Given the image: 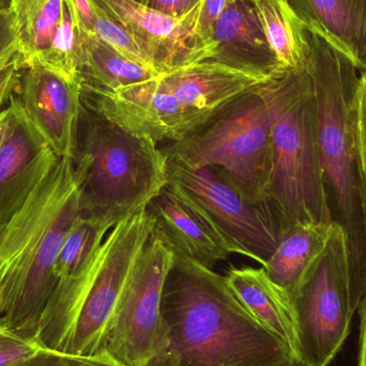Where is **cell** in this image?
<instances>
[{
  "mask_svg": "<svg viewBox=\"0 0 366 366\" xmlns=\"http://www.w3.org/2000/svg\"><path fill=\"white\" fill-rule=\"evenodd\" d=\"M234 297L225 277L175 253L145 366H275L292 358Z\"/></svg>",
  "mask_w": 366,
  "mask_h": 366,
  "instance_id": "cell-1",
  "label": "cell"
},
{
  "mask_svg": "<svg viewBox=\"0 0 366 366\" xmlns=\"http://www.w3.org/2000/svg\"><path fill=\"white\" fill-rule=\"evenodd\" d=\"M83 215L71 159L59 158L23 206L0 223V327L34 341L58 284L56 262Z\"/></svg>",
  "mask_w": 366,
  "mask_h": 366,
  "instance_id": "cell-2",
  "label": "cell"
},
{
  "mask_svg": "<svg viewBox=\"0 0 366 366\" xmlns=\"http://www.w3.org/2000/svg\"><path fill=\"white\" fill-rule=\"evenodd\" d=\"M309 38L307 72L317 111L325 200L331 224L345 234L350 305L356 312L366 295V208L352 124L359 76L347 56L318 34L309 31Z\"/></svg>",
  "mask_w": 366,
  "mask_h": 366,
  "instance_id": "cell-3",
  "label": "cell"
},
{
  "mask_svg": "<svg viewBox=\"0 0 366 366\" xmlns=\"http://www.w3.org/2000/svg\"><path fill=\"white\" fill-rule=\"evenodd\" d=\"M154 228L156 222L147 209L116 224L87 262L58 282L34 342L64 354L98 357Z\"/></svg>",
  "mask_w": 366,
  "mask_h": 366,
  "instance_id": "cell-4",
  "label": "cell"
},
{
  "mask_svg": "<svg viewBox=\"0 0 366 366\" xmlns=\"http://www.w3.org/2000/svg\"><path fill=\"white\" fill-rule=\"evenodd\" d=\"M84 217L109 224L146 210L169 184V159L158 144L86 109L72 159Z\"/></svg>",
  "mask_w": 366,
  "mask_h": 366,
  "instance_id": "cell-5",
  "label": "cell"
},
{
  "mask_svg": "<svg viewBox=\"0 0 366 366\" xmlns=\"http://www.w3.org/2000/svg\"><path fill=\"white\" fill-rule=\"evenodd\" d=\"M266 198L284 229L298 224L332 225L322 187L317 111L307 70L284 73L275 83Z\"/></svg>",
  "mask_w": 366,
  "mask_h": 366,
  "instance_id": "cell-6",
  "label": "cell"
},
{
  "mask_svg": "<svg viewBox=\"0 0 366 366\" xmlns=\"http://www.w3.org/2000/svg\"><path fill=\"white\" fill-rule=\"evenodd\" d=\"M279 76L226 105L189 137L172 142L163 149L167 159L191 169L214 167L247 198L268 204L273 100Z\"/></svg>",
  "mask_w": 366,
  "mask_h": 366,
  "instance_id": "cell-7",
  "label": "cell"
},
{
  "mask_svg": "<svg viewBox=\"0 0 366 366\" xmlns=\"http://www.w3.org/2000/svg\"><path fill=\"white\" fill-rule=\"evenodd\" d=\"M287 298L296 332L295 358L307 366H328L350 335L355 314L341 227L332 224L322 253Z\"/></svg>",
  "mask_w": 366,
  "mask_h": 366,
  "instance_id": "cell-8",
  "label": "cell"
},
{
  "mask_svg": "<svg viewBox=\"0 0 366 366\" xmlns=\"http://www.w3.org/2000/svg\"><path fill=\"white\" fill-rule=\"evenodd\" d=\"M169 183L204 211L237 254L264 266L285 230L270 204L249 199L214 167L191 169L169 160Z\"/></svg>",
  "mask_w": 366,
  "mask_h": 366,
  "instance_id": "cell-9",
  "label": "cell"
},
{
  "mask_svg": "<svg viewBox=\"0 0 366 366\" xmlns=\"http://www.w3.org/2000/svg\"><path fill=\"white\" fill-rule=\"evenodd\" d=\"M175 252L154 228L101 343L98 357L120 366H145L160 325L161 303Z\"/></svg>",
  "mask_w": 366,
  "mask_h": 366,
  "instance_id": "cell-10",
  "label": "cell"
},
{
  "mask_svg": "<svg viewBox=\"0 0 366 366\" xmlns=\"http://www.w3.org/2000/svg\"><path fill=\"white\" fill-rule=\"evenodd\" d=\"M10 12L24 69L40 66L79 81L81 19L74 0H4Z\"/></svg>",
  "mask_w": 366,
  "mask_h": 366,
  "instance_id": "cell-11",
  "label": "cell"
},
{
  "mask_svg": "<svg viewBox=\"0 0 366 366\" xmlns=\"http://www.w3.org/2000/svg\"><path fill=\"white\" fill-rule=\"evenodd\" d=\"M161 76L117 90L81 83V103L137 137L156 144L179 142L204 124L163 85Z\"/></svg>",
  "mask_w": 366,
  "mask_h": 366,
  "instance_id": "cell-12",
  "label": "cell"
},
{
  "mask_svg": "<svg viewBox=\"0 0 366 366\" xmlns=\"http://www.w3.org/2000/svg\"><path fill=\"white\" fill-rule=\"evenodd\" d=\"M15 96L58 158L75 154L83 103L79 81L40 66L24 69Z\"/></svg>",
  "mask_w": 366,
  "mask_h": 366,
  "instance_id": "cell-13",
  "label": "cell"
},
{
  "mask_svg": "<svg viewBox=\"0 0 366 366\" xmlns=\"http://www.w3.org/2000/svg\"><path fill=\"white\" fill-rule=\"evenodd\" d=\"M97 2L124 29L154 49L164 72L215 57V49L199 42L194 32L198 4L187 14L175 17L150 8L141 0Z\"/></svg>",
  "mask_w": 366,
  "mask_h": 366,
  "instance_id": "cell-14",
  "label": "cell"
},
{
  "mask_svg": "<svg viewBox=\"0 0 366 366\" xmlns=\"http://www.w3.org/2000/svg\"><path fill=\"white\" fill-rule=\"evenodd\" d=\"M9 107L10 127L0 146V223L23 206L59 159L28 119L15 94Z\"/></svg>",
  "mask_w": 366,
  "mask_h": 366,
  "instance_id": "cell-15",
  "label": "cell"
},
{
  "mask_svg": "<svg viewBox=\"0 0 366 366\" xmlns=\"http://www.w3.org/2000/svg\"><path fill=\"white\" fill-rule=\"evenodd\" d=\"M279 75L208 59L167 71L161 81L204 124L226 105Z\"/></svg>",
  "mask_w": 366,
  "mask_h": 366,
  "instance_id": "cell-16",
  "label": "cell"
},
{
  "mask_svg": "<svg viewBox=\"0 0 366 366\" xmlns=\"http://www.w3.org/2000/svg\"><path fill=\"white\" fill-rule=\"evenodd\" d=\"M147 210L175 253L210 269L237 254L204 211L171 183L150 202Z\"/></svg>",
  "mask_w": 366,
  "mask_h": 366,
  "instance_id": "cell-17",
  "label": "cell"
},
{
  "mask_svg": "<svg viewBox=\"0 0 366 366\" xmlns=\"http://www.w3.org/2000/svg\"><path fill=\"white\" fill-rule=\"evenodd\" d=\"M310 32L366 72V0H288Z\"/></svg>",
  "mask_w": 366,
  "mask_h": 366,
  "instance_id": "cell-18",
  "label": "cell"
},
{
  "mask_svg": "<svg viewBox=\"0 0 366 366\" xmlns=\"http://www.w3.org/2000/svg\"><path fill=\"white\" fill-rule=\"evenodd\" d=\"M212 40L217 44L213 60L283 74L277 70L251 0H228L215 23Z\"/></svg>",
  "mask_w": 366,
  "mask_h": 366,
  "instance_id": "cell-19",
  "label": "cell"
},
{
  "mask_svg": "<svg viewBox=\"0 0 366 366\" xmlns=\"http://www.w3.org/2000/svg\"><path fill=\"white\" fill-rule=\"evenodd\" d=\"M227 285L242 307L275 337L287 344L295 357L296 332L287 294L275 285L264 268H232Z\"/></svg>",
  "mask_w": 366,
  "mask_h": 366,
  "instance_id": "cell-20",
  "label": "cell"
},
{
  "mask_svg": "<svg viewBox=\"0 0 366 366\" xmlns=\"http://www.w3.org/2000/svg\"><path fill=\"white\" fill-rule=\"evenodd\" d=\"M251 1L279 72L307 71L311 51L309 31L288 0Z\"/></svg>",
  "mask_w": 366,
  "mask_h": 366,
  "instance_id": "cell-21",
  "label": "cell"
},
{
  "mask_svg": "<svg viewBox=\"0 0 366 366\" xmlns=\"http://www.w3.org/2000/svg\"><path fill=\"white\" fill-rule=\"evenodd\" d=\"M331 226L298 224L284 230L277 249L262 268L286 294L294 292L312 262L322 253Z\"/></svg>",
  "mask_w": 366,
  "mask_h": 366,
  "instance_id": "cell-22",
  "label": "cell"
},
{
  "mask_svg": "<svg viewBox=\"0 0 366 366\" xmlns=\"http://www.w3.org/2000/svg\"><path fill=\"white\" fill-rule=\"evenodd\" d=\"M83 60L79 83L102 90H117L156 79L162 71L129 59L92 32H81Z\"/></svg>",
  "mask_w": 366,
  "mask_h": 366,
  "instance_id": "cell-23",
  "label": "cell"
},
{
  "mask_svg": "<svg viewBox=\"0 0 366 366\" xmlns=\"http://www.w3.org/2000/svg\"><path fill=\"white\" fill-rule=\"evenodd\" d=\"M112 226L81 215L66 234L56 262L58 282L76 272L102 244Z\"/></svg>",
  "mask_w": 366,
  "mask_h": 366,
  "instance_id": "cell-24",
  "label": "cell"
},
{
  "mask_svg": "<svg viewBox=\"0 0 366 366\" xmlns=\"http://www.w3.org/2000/svg\"><path fill=\"white\" fill-rule=\"evenodd\" d=\"M92 11L94 16L89 32L129 59L162 71L154 49L139 36L124 29L97 2V0H92Z\"/></svg>",
  "mask_w": 366,
  "mask_h": 366,
  "instance_id": "cell-25",
  "label": "cell"
},
{
  "mask_svg": "<svg viewBox=\"0 0 366 366\" xmlns=\"http://www.w3.org/2000/svg\"><path fill=\"white\" fill-rule=\"evenodd\" d=\"M23 70V57L10 12L6 6H0V113L16 92Z\"/></svg>",
  "mask_w": 366,
  "mask_h": 366,
  "instance_id": "cell-26",
  "label": "cell"
},
{
  "mask_svg": "<svg viewBox=\"0 0 366 366\" xmlns=\"http://www.w3.org/2000/svg\"><path fill=\"white\" fill-rule=\"evenodd\" d=\"M352 134L366 208V72L359 77L352 105Z\"/></svg>",
  "mask_w": 366,
  "mask_h": 366,
  "instance_id": "cell-27",
  "label": "cell"
},
{
  "mask_svg": "<svg viewBox=\"0 0 366 366\" xmlns=\"http://www.w3.org/2000/svg\"><path fill=\"white\" fill-rule=\"evenodd\" d=\"M12 366H120L101 357H81L39 347L36 352Z\"/></svg>",
  "mask_w": 366,
  "mask_h": 366,
  "instance_id": "cell-28",
  "label": "cell"
},
{
  "mask_svg": "<svg viewBox=\"0 0 366 366\" xmlns=\"http://www.w3.org/2000/svg\"><path fill=\"white\" fill-rule=\"evenodd\" d=\"M228 0H199L198 2L197 14H196L194 32L199 42L206 46L215 49L217 44L213 42V29L215 23L225 10Z\"/></svg>",
  "mask_w": 366,
  "mask_h": 366,
  "instance_id": "cell-29",
  "label": "cell"
},
{
  "mask_svg": "<svg viewBox=\"0 0 366 366\" xmlns=\"http://www.w3.org/2000/svg\"><path fill=\"white\" fill-rule=\"evenodd\" d=\"M40 347L34 341L21 339L0 329V366H12L29 357Z\"/></svg>",
  "mask_w": 366,
  "mask_h": 366,
  "instance_id": "cell-30",
  "label": "cell"
},
{
  "mask_svg": "<svg viewBox=\"0 0 366 366\" xmlns=\"http://www.w3.org/2000/svg\"><path fill=\"white\" fill-rule=\"evenodd\" d=\"M150 8L167 13L172 16L182 17L191 12L199 0H141Z\"/></svg>",
  "mask_w": 366,
  "mask_h": 366,
  "instance_id": "cell-31",
  "label": "cell"
},
{
  "mask_svg": "<svg viewBox=\"0 0 366 366\" xmlns=\"http://www.w3.org/2000/svg\"><path fill=\"white\" fill-rule=\"evenodd\" d=\"M360 314V352L358 366H366V295L358 307Z\"/></svg>",
  "mask_w": 366,
  "mask_h": 366,
  "instance_id": "cell-32",
  "label": "cell"
},
{
  "mask_svg": "<svg viewBox=\"0 0 366 366\" xmlns=\"http://www.w3.org/2000/svg\"><path fill=\"white\" fill-rule=\"evenodd\" d=\"M11 122V109L9 104L0 113V146L8 133Z\"/></svg>",
  "mask_w": 366,
  "mask_h": 366,
  "instance_id": "cell-33",
  "label": "cell"
},
{
  "mask_svg": "<svg viewBox=\"0 0 366 366\" xmlns=\"http://www.w3.org/2000/svg\"><path fill=\"white\" fill-rule=\"evenodd\" d=\"M275 366H307L303 365L300 361L297 360L295 357L292 358L287 359V360L284 361V362L280 363V365Z\"/></svg>",
  "mask_w": 366,
  "mask_h": 366,
  "instance_id": "cell-34",
  "label": "cell"
},
{
  "mask_svg": "<svg viewBox=\"0 0 366 366\" xmlns=\"http://www.w3.org/2000/svg\"><path fill=\"white\" fill-rule=\"evenodd\" d=\"M0 329H2L1 327H0Z\"/></svg>",
  "mask_w": 366,
  "mask_h": 366,
  "instance_id": "cell-35",
  "label": "cell"
}]
</instances>
